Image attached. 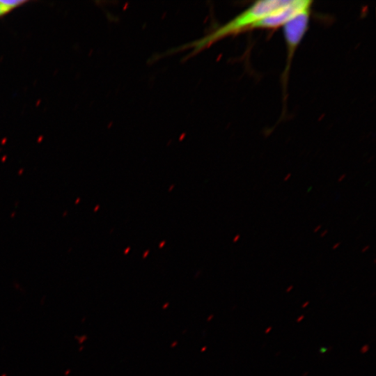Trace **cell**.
Wrapping results in <instances>:
<instances>
[{"mask_svg": "<svg viewBox=\"0 0 376 376\" xmlns=\"http://www.w3.org/2000/svg\"><path fill=\"white\" fill-rule=\"evenodd\" d=\"M308 304H309V301H306L304 304H302L301 308H305L306 306H307V305H308Z\"/></svg>", "mask_w": 376, "mask_h": 376, "instance_id": "e0dca14e", "label": "cell"}, {"mask_svg": "<svg viewBox=\"0 0 376 376\" xmlns=\"http://www.w3.org/2000/svg\"><path fill=\"white\" fill-rule=\"evenodd\" d=\"M327 232H328L327 230H324V231L320 234V237H324V236L327 235Z\"/></svg>", "mask_w": 376, "mask_h": 376, "instance_id": "9a60e30c", "label": "cell"}, {"mask_svg": "<svg viewBox=\"0 0 376 376\" xmlns=\"http://www.w3.org/2000/svg\"><path fill=\"white\" fill-rule=\"evenodd\" d=\"M327 347H322L320 350H319V352L321 353V354H324L327 352Z\"/></svg>", "mask_w": 376, "mask_h": 376, "instance_id": "52a82bcc", "label": "cell"}, {"mask_svg": "<svg viewBox=\"0 0 376 376\" xmlns=\"http://www.w3.org/2000/svg\"><path fill=\"white\" fill-rule=\"evenodd\" d=\"M26 2V1L21 0L0 1V3L6 8H7L9 11L25 3Z\"/></svg>", "mask_w": 376, "mask_h": 376, "instance_id": "277c9868", "label": "cell"}, {"mask_svg": "<svg viewBox=\"0 0 376 376\" xmlns=\"http://www.w3.org/2000/svg\"><path fill=\"white\" fill-rule=\"evenodd\" d=\"M368 350H369V345L366 344L362 346V347L360 350V352L361 354H365L368 351Z\"/></svg>", "mask_w": 376, "mask_h": 376, "instance_id": "8992f818", "label": "cell"}, {"mask_svg": "<svg viewBox=\"0 0 376 376\" xmlns=\"http://www.w3.org/2000/svg\"><path fill=\"white\" fill-rule=\"evenodd\" d=\"M304 318V315H301L297 319V322H300Z\"/></svg>", "mask_w": 376, "mask_h": 376, "instance_id": "8fae6325", "label": "cell"}, {"mask_svg": "<svg viewBox=\"0 0 376 376\" xmlns=\"http://www.w3.org/2000/svg\"><path fill=\"white\" fill-rule=\"evenodd\" d=\"M293 288V285H290L287 289H286V292H289L290 291H291Z\"/></svg>", "mask_w": 376, "mask_h": 376, "instance_id": "2e32d148", "label": "cell"}, {"mask_svg": "<svg viewBox=\"0 0 376 376\" xmlns=\"http://www.w3.org/2000/svg\"><path fill=\"white\" fill-rule=\"evenodd\" d=\"M311 8L301 11L283 26L287 50L286 66L283 76L284 84L286 83L294 54L308 29Z\"/></svg>", "mask_w": 376, "mask_h": 376, "instance_id": "7a4b0ae2", "label": "cell"}, {"mask_svg": "<svg viewBox=\"0 0 376 376\" xmlns=\"http://www.w3.org/2000/svg\"><path fill=\"white\" fill-rule=\"evenodd\" d=\"M322 227V225H318L313 230L314 233H317L320 229V228Z\"/></svg>", "mask_w": 376, "mask_h": 376, "instance_id": "5bb4252c", "label": "cell"}, {"mask_svg": "<svg viewBox=\"0 0 376 376\" xmlns=\"http://www.w3.org/2000/svg\"><path fill=\"white\" fill-rule=\"evenodd\" d=\"M340 244V242H337V243H336V244L332 246V249H333V250L336 249L337 248H338V246H339Z\"/></svg>", "mask_w": 376, "mask_h": 376, "instance_id": "9c48e42d", "label": "cell"}, {"mask_svg": "<svg viewBox=\"0 0 376 376\" xmlns=\"http://www.w3.org/2000/svg\"><path fill=\"white\" fill-rule=\"evenodd\" d=\"M290 176H291V173H288L287 175L285 176L283 180L284 181L288 180V179L290 178Z\"/></svg>", "mask_w": 376, "mask_h": 376, "instance_id": "7c38bea8", "label": "cell"}, {"mask_svg": "<svg viewBox=\"0 0 376 376\" xmlns=\"http://www.w3.org/2000/svg\"><path fill=\"white\" fill-rule=\"evenodd\" d=\"M312 1L295 0L277 8L255 23L251 29H275L283 26L297 15L311 7Z\"/></svg>", "mask_w": 376, "mask_h": 376, "instance_id": "3957f363", "label": "cell"}, {"mask_svg": "<svg viewBox=\"0 0 376 376\" xmlns=\"http://www.w3.org/2000/svg\"><path fill=\"white\" fill-rule=\"evenodd\" d=\"M290 0H267L256 1L231 20L214 29L203 38L196 40L178 49H192L189 54L195 56L222 38L239 33L251 26L263 17L288 3Z\"/></svg>", "mask_w": 376, "mask_h": 376, "instance_id": "6da1fadb", "label": "cell"}, {"mask_svg": "<svg viewBox=\"0 0 376 376\" xmlns=\"http://www.w3.org/2000/svg\"><path fill=\"white\" fill-rule=\"evenodd\" d=\"M8 12H9V10L0 3V17L5 15Z\"/></svg>", "mask_w": 376, "mask_h": 376, "instance_id": "5b68a950", "label": "cell"}, {"mask_svg": "<svg viewBox=\"0 0 376 376\" xmlns=\"http://www.w3.org/2000/svg\"><path fill=\"white\" fill-rule=\"evenodd\" d=\"M370 248V246L369 245H366V246H364L362 250H361V252L362 253H364L366 251H367L368 249H369Z\"/></svg>", "mask_w": 376, "mask_h": 376, "instance_id": "30bf717a", "label": "cell"}, {"mask_svg": "<svg viewBox=\"0 0 376 376\" xmlns=\"http://www.w3.org/2000/svg\"><path fill=\"white\" fill-rule=\"evenodd\" d=\"M240 236L239 234H237V235H235V237L234 239H233V242H237L238 240L240 239Z\"/></svg>", "mask_w": 376, "mask_h": 376, "instance_id": "4fadbf2b", "label": "cell"}, {"mask_svg": "<svg viewBox=\"0 0 376 376\" xmlns=\"http://www.w3.org/2000/svg\"><path fill=\"white\" fill-rule=\"evenodd\" d=\"M272 329V327H269L268 328H267V329L265 331V334H268Z\"/></svg>", "mask_w": 376, "mask_h": 376, "instance_id": "ac0fdd59", "label": "cell"}, {"mask_svg": "<svg viewBox=\"0 0 376 376\" xmlns=\"http://www.w3.org/2000/svg\"><path fill=\"white\" fill-rule=\"evenodd\" d=\"M345 176H346V175H345V173L343 174V175H341L339 177V178L338 179L337 181H338V182H342V181L344 180V178H345Z\"/></svg>", "mask_w": 376, "mask_h": 376, "instance_id": "ba28073f", "label": "cell"}]
</instances>
